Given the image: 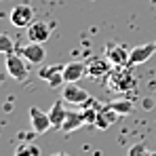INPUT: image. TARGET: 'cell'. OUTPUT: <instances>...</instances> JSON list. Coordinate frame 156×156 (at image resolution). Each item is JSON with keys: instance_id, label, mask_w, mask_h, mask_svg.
<instances>
[{"instance_id": "20", "label": "cell", "mask_w": 156, "mask_h": 156, "mask_svg": "<svg viewBox=\"0 0 156 156\" xmlns=\"http://www.w3.org/2000/svg\"><path fill=\"white\" fill-rule=\"evenodd\" d=\"M152 2H154V4H156V0H152Z\"/></svg>"}, {"instance_id": "16", "label": "cell", "mask_w": 156, "mask_h": 156, "mask_svg": "<svg viewBox=\"0 0 156 156\" xmlns=\"http://www.w3.org/2000/svg\"><path fill=\"white\" fill-rule=\"evenodd\" d=\"M59 72H63V63H55V66H47V68H40L38 70V78H42V80H51L55 74H59Z\"/></svg>"}, {"instance_id": "10", "label": "cell", "mask_w": 156, "mask_h": 156, "mask_svg": "<svg viewBox=\"0 0 156 156\" xmlns=\"http://www.w3.org/2000/svg\"><path fill=\"white\" fill-rule=\"evenodd\" d=\"M27 38L30 42H47L51 38V27L47 26V21H34L27 27Z\"/></svg>"}, {"instance_id": "17", "label": "cell", "mask_w": 156, "mask_h": 156, "mask_svg": "<svg viewBox=\"0 0 156 156\" xmlns=\"http://www.w3.org/2000/svg\"><path fill=\"white\" fill-rule=\"evenodd\" d=\"M127 156H156V152H150V150L146 148V144L139 141V144L131 146L129 150H127Z\"/></svg>"}, {"instance_id": "18", "label": "cell", "mask_w": 156, "mask_h": 156, "mask_svg": "<svg viewBox=\"0 0 156 156\" xmlns=\"http://www.w3.org/2000/svg\"><path fill=\"white\" fill-rule=\"evenodd\" d=\"M0 53H2V55L15 53V44H13V40H11L9 34H0Z\"/></svg>"}, {"instance_id": "5", "label": "cell", "mask_w": 156, "mask_h": 156, "mask_svg": "<svg viewBox=\"0 0 156 156\" xmlns=\"http://www.w3.org/2000/svg\"><path fill=\"white\" fill-rule=\"evenodd\" d=\"M34 9L30 4H15L11 11V23L17 27H30L34 23Z\"/></svg>"}, {"instance_id": "11", "label": "cell", "mask_w": 156, "mask_h": 156, "mask_svg": "<svg viewBox=\"0 0 156 156\" xmlns=\"http://www.w3.org/2000/svg\"><path fill=\"white\" fill-rule=\"evenodd\" d=\"M82 76H87V63L70 61V63L63 66V78H66V82H78Z\"/></svg>"}, {"instance_id": "4", "label": "cell", "mask_w": 156, "mask_h": 156, "mask_svg": "<svg viewBox=\"0 0 156 156\" xmlns=\"http://www.w3.org/2000/svg\"><path fill=\"white\" fill-rule=\"evenodd\" d=\"M112 61L108 57H91L87 61V76L93 78V80H99V78H108V74L112 72Z\"/></svg>"}, {"instance_id": "8", "label": "cell", "mask_w": 156, "mask_h": 156, "mask_svg": "<svg viewBox=\"0 0 156 156\" xmlns=\"http://www.w3.org/2000/svg\"><path fill=\"white\" fill-rule=\"evenodd\" d=\"M154 53H156V42H146V44L133 47L131 49V57H129V66H139V63L148 61Z\"/></svg>"}, {"instance_id": "1", "label": "cell", "mask_w": 156, "mask_h": 156, "mask_svg": "<svg viewBox=\"0 0 156 156\" xmlns=\"http://www.w3.org/2000/svg\"><path fill=\"white\" fill-rule=\"evenodd\" d=\"M133 66H114L112 72L105 78V89L112 93H129L131 89H135V74L131 70Z\"/></svg>"}, {"instance_id": "6", "label": "cell", "mask_w": 156, "mask_h": 156, "mask_svg": "<svg viewBox=\"0 0 156 156\" xmlns=\"http://www.w3.org/2000/svg\"><path fill=\"white\" fill-rule=\"evenodd\" d=\"M105 57L112 61V66H129L131 51L125 44H108L105 47Z\"/></svg>"}, {"instance_id": "9", "label": "cell", "mask_w": 156, "mask_h": 156, "mask_svg": "<svg viewBox=\"0 0 156 156\" xmlns=\"http://www.w3.org/2000/svg\"><path fill=\"white\" fill-rule=\"evenodd\" d=\"M21 57L26 59L27 63H42L44 61V57H47V51L42 49V44L40 42H30V44H26V47H21Z\"/></svg>"}, {"instance_id": "19", "label": "cell", "mask_w": 156, "mask_h": 156, "mask_svg": "<svg viewBox=\"0 0 156 156\" xmlns=\"http://www.w3.org/2000/svg\"><path fill=\"white\" fill-rule=\"evenodd\" d=\"M51 156H70V154H66V152H55V154H51Z\"/></svg>"}, {"instance_id": "14", "label": "cell", "mask_w": 156, "mask_h": 156, "mask_svg": "<svg viewBox=\"0 0 156 156\" xmlns=\"http://www.w3.org/2000/svg\"><path fill=\"white\" fill-rule=\"evenodd\" d=\"M108 105L114 112H118L120 116H127V114L133 112V101L131 99H114V101H108Z\"/></svg>"}, {"instance_id": "2", "label": "cell", "mask_w": 156, "mask_h": 156, "mask_svg": "<svg viewBox=\"0 0 156 156\" xmlns=\"http://www.w3.org/2000/svg\"><path fill=\"white\" fill-rule=\"evenodd\" d=\"M4 66H6V72L9 76L23 82L30 76V70H27V61L21 57V53H9L4 55Z\"/></svg>"}, {"instance_id": "13", "label": "cell", "mask_w": 156, "mask_h": 156, "mask_svg": "<svg viewBox=\"0 0 156 156\" xmlns=\"http://www.w3.org/2000/svg\"><path fill=\"white\" fill-rule=\"evenodd\" d=\"M82 125H87L82 110H80V112H68V116H66V120H63V127H61V129L66 131V133H72V131L80 129Z\"/></svg>"}, {"instance_id": "3", "label": "cell", "mask_w": 156, "mask_h": 156, "mask_svg": "<svg viewBox=\"0 0 156 156\" xmlns=\"http://www.w3.org/2000/svg\"><path fill=\"white\" fill-rule=\"evenodd\" d=\"M66 104H74V105H80V108H84V105L89 104V99H91V95L82 89V87H78V82H66L63 84V97H61Z\"/></svg>"}, {"instance_id": "15", "label": "cell", "mask_w": 156, "mask_h": 156, "mask_svg": "<svg viewBox=\"0 0 156 156\" xmlns=\"http://www.w3.org/2000/svg\"><path fill=\"white\" fill-rule=\"evenodd\" d=\"M15 156H40V148L32 141H23L15 148Z\"/></svg>"}, {"instance_id": "7", "label": "cell", "mask_w": 156, "mask_h": 156, "mask_svg": "<svg viewBox=\"0 0 156 156\" xmlns=\"http://www.w3.org/2000/svg\"><path fill=\"white\" fill-rule=\"evenodd\" d=\"M30 120H32V127H34L36 133H47L49 129H53L49 112H42V110L36 108V105L30 108Z\"/></svg>"}, {"instance_id": "12", "label": "cell", "mask_w": 156, "mask_h": 156, "mask_svg": "<svg viewBox=\"0 0 156 156\" xmlns=\"http://www.w3.org/2000/svg\"><path fill=\"white\" fill-rule=\"evenodd\" d=\"M66 116H68V110L63 108V99L55 101V104L51 105V110H49V118H51L53 129H61V127H63Z\"/></svg>"}]
</instances>
